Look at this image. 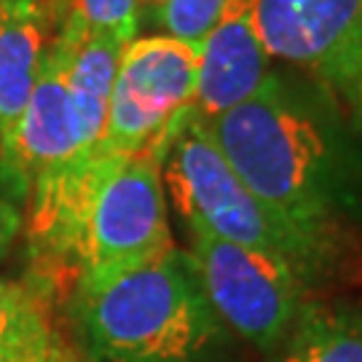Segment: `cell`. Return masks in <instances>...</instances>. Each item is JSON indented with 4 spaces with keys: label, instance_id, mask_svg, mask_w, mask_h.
I'll list each match as a JSON object with an SVG mask.
<instances>
[{
    "label": "cell",
    "instance_id": "6da1fadb",
    "mask_svg": "<svg viewBox=\"0 0 362 362\" xmlns=\"http://www.w3.org/2000/svg\"><path fill=\"white\" fill-rule=\"evenodd\" d=\"M207 129L260 204L336 266L362 228V158L327 107L272 73Z\"/></svg>",
    "mask_w": 362,
    "mask_h": 362
},
{
    "label": "cell",
    "instance_id": "7a4b0ae2",
    "mask_svg": "<svg viewBox=\"0 0 362 362\" xmlns=\"http://www.w3.org/2000/svg\"><path fill=\"white\" fill-rule=\"evenodd\" d=\"M67 314L91 362H215L228 341L188 250L78 279Z\"/></svg>",
    "mask_w": 362,
    "mask_h": 362
},
{
    "label": "cell",
    "instance_id": "3957f363",
    "mask_svg": "<svg viewBox=\"0 0 362 362\" xmlns=\"http://www.w3.org/2000/svg\"><path fill=\"white\" fill-rule=\"evenodd\" d=\"M161 156L97 153L89 158L46 272L78 279L134 269L172 250Z\"/></svg>",
    "mask_w": 362,
    "mask_h": 362
},
{
    "label": "cell",
    "instance_id": "277c9868",
    "mask_svg": "<svg viewBox=\"0 0 362 362\" xmlns=\"http://www.w3.org/2000/svg\"><path fill=\"white\" fill-rule=\"evenodd\" d=\"M161 185L185 228H199L233 245L285 258L311 285L327 279L336 266L303 236L290 231L220 153L207 124L194 113L182 118L161 156Z\"/></svg>",
    "mask_w": 362,
    "mask_h": 362
},
{
    "label": "cell",
    "instance_id": "5b68a950",
    "mask_svg": "<svg viewBox=\"0 0 362 362\" xmlns=\"http://www.w3.org/2000/svg\"><path fill=\"white\" fill-rule=\"evenodd\" d=\"M188 242L204 296L226 330L266 354L282 349L309 293L300 272L279 255L199 228H188Z\"/></svg>",
    "mask_w": 362,
    "mask_h": 362
},
{
    "label": "cell",
    "instance_id": "8992f818",
    "mask_svg": "<svg viewBox=\"0 0 362 362\" xmlns=\"http://www.w3.org/2000/svg\"><path fill=\"white\" fill-rule=\"evenodd\" d=\"M199 46L169 35H134L118 59L103 153H158L191 113Z\"/></svg>",
    "mask_w": 362,
    "mask_h": 362
},
{
    "label": "cell",
    "instance_id": "52a82bcc",
    "mask_svg": "<svg viewBox=\"0 0 362 362\" xmlns=\"http://www.w3.org/2000/svg\"><path fill=\"white\" fill-rule=\"evenodd\" d=\"M250 11L272 59L303 70L333 94H357L362 0H250Z\"/></svg>",
    "mask_w": 362,
    "mask_h": 362
},
{
    "label": "cell",
    "instance_id": "ba28073f",
    "mask_svg": "<svg viewBox=\"0 0 362 362\" xmlns=\"http://www.w3.org/2000/svg\"><path fill=\"white\" fill-rule=\"evenodd\" d=\"M272 73V57L252 25L250 0H228L220 19L199 43L191 113L209 124L255 97Z\"/></svg>",
    "mask_w": 362,
    "mask_h": 362
},
{
    "label": "cell",
    "instance_id": "9c48e42d",
    "mask_svg": "<svg viewBox=\"0 0 362 362\" xmlns=\"http://www.w3.org/2000/svg\"><path fill=\"white\" fill-rule=\"evenodd\" d=\"M59 25L54 0H0V151L38 86Z\"/></svg>",
    "mask_w": 362,
    "mask_h": 362
},
{
    "label": "cell",
    "instance_id": "30bf717a",
    "mask_svg": "<svg viewBox=\"0 0 362 362\" xmlns=\"http://www.w3.org/2000/svg\"><path fill=\"white\" fill-rule=\"evenodd\" d=\"M129 35L97 33V35H70L57 33L54 49L65 67V83L76 110L83 145L91 156L103 153L107 107L113 94L118 59Z\"/></svg>",
    "mask_w": 362,
    "mask_h": 362
},
{
    "label": "cell",
    "instance_id": "8fae6325",
    "mask_svg": "<svg viewBox=\"0 0 362 362\" xmlns=\"http://www.w3.org/2000/svg\"><path fill=\"white\" fill-rule=\"evenodd\" d=\"M276 362H362V300H306Z\"/></svg>",
    "mask_w": 362,
    "mask_h": 362
},
{
    "label": "cell",
    "instance_id": "7c38bea8",
    "mask_svg": "<svg viewBox=\"0 0 362 362\" xmlns=\"http://www.w3.org/2000/svg\"><path fill=\"white\" fill-rule=\"evenodd\" d=\"M54 336L38 298L22 287L0 285V362H33Z\"/></svg>",
    "mask_w": 362,
    "mask_h": 362
},
{
    "label": "cell",
    "instance_id": "4fadbf2b",
    "mask_svg": "<svg viewBox=\"0 0 362 362\" xmlns=\"http://www.w3.org/2000/svg\"><path fill=\"white\" fill-rule=\"evenodd\" d=\"M226 3L228 0H145L143 19L158 30V35L199 46L220 19Z\"/></svg>",
    "mask_w": 362,
    "mask_h": 362
},
{
    "label": "cell",
    "instance_id": "5bb4252c",
    "mask_svg": "<svg viewBox=\"0 0 362 362\" xmlns=\"http://www.w3.org/2000/svg\"><path fill=\"white\" fill-rule=\"evenodd\" d=\"M145 0H67L59 33L70 35H97V33H121L137 35L143 19Z\"/></svg>",
    "mask_w": 362,
    "mask_h": 362
},
{
    "label": "cell",
    "instance_id": "9a60e30c",
    "mask_svg": "<svg viewBox=\"0 0 362 362\" xmlns=\"http://www.w3.org/2000/svg\"><path fill=\"white\" fill-rule=\"evenodd\" d=\"M33 362H86V360L78 351L70 349V346H65L59 336H54V341L46 346V351L40 357H35Z\"/></svg>",
    "mask_w": 362,
    "mask_h": 362
},
{
    "label": "cell",
    "instance_id": "2e32d148",
    "mask_svg": "<svg viewBox=\"0 0 362 362\" xmlns=\"http://www.w3.org/2000/svg\"><path fill=\"white\" fill-rule=\"evenodd\" d=\"M13 228H16V215H13L6 204H0V250H3V245L11 239ZM0 285H3V282H0Z\"/></svg>",
    "mask_w": 362,
    "mask_h": 362
},
{
    "label": "cell",
    "instance_id": "e0dca14e",
    "mask_svg": "<svg viewBox=\"0 0 362 362\" xmlns=\"http://www.w3.org/2000/svg\"><path fill=\"white\" fill-rule=\"evenodd\" d=\"M54 3H57V6H59V8H62V16H65V8H67V0H54Z\"/></svg>",
    "mask_w": 362,
    "mask_h": 362
},
{
    "label": "cell",
    "instance_id": "ac0fdd59",
    "mask_svg": "<svg viewBox=\"0 0 362 362\" xmlns=\"http://www.w3.org/2000/svg\"><path fill=\"white\" fill-rule=\"evenodd\" d=\"M357 94L362 97V76H360V83H357Z\"/></svg>",
    "mask_w": 362,
    "mask_h": 362
}]
</instances>
